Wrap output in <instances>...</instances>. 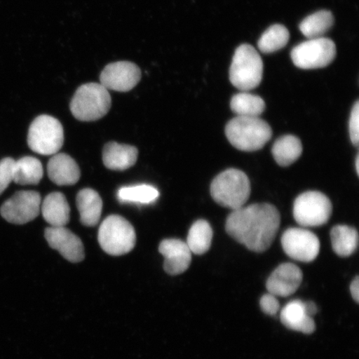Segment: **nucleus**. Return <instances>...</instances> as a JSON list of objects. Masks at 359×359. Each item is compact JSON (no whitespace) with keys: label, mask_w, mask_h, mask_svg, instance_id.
<instances>
[{"label":"nucleus","mask_w":359,"mask_h":359,"mask_svg":"<svg viewBox=\"0 0 359 359\" xmlns=\"http://www.w3.org/2000/svg\"><path fill=\"white\" fill-rule=\"evenodd\" d=\"M280 224V215L275 205L257 203L233 210L227 217L226 231L247 249L262 253L275 241Z\"/></svg>","instance_id":"f257e3e1"},{"label":"nucleus","mask_w":359,"mask_h":359,"mask_svg":"<svg viewBox=\"0 0 359 359\" xmlns=\"http://www.w3.org/2000/svg\"><path fill=\"white\" fill-rule=\"evenodd\" d=\"M226 136L231 144L243 151L262 149L271 140L272 129L266 121L251 116H236L226 127Z\"/></svg>","instance_id":"f03ea898"},{"label":"nucleus","mask_w":359,"mask_h":359,"mask_svg":"<svg viewBox=\"0 0 359 359\" xmlns=\"http://www.w3.org/2000/svg\"><path fill=\"white\" fill-rule=\"evenodd\" d=\"M249 177L241 170L230 168L215 177L210 185V195L223 208L236 210L243 208L250 198Z\"/></svg>","instance_id":"7ed1b4c3"},{"label":"nucleus","mask_w":359,"mask_h":359,"mask_svg":"<svg viewBox=\"0 0 359 359\" xmlns=\"http://www.w3.org/2000/svg\"><path fill=\"white\" fill-rule=\"evenodd\" d=\"M111 105V98L100 83H90L80 86L70 103L72 114L82 122H93L107 114Z\"/></svg>","instance_id":"20e7f679"},{"label":"nucleus","mask_w":359,"mask_h":359,"mask_svg":"<svg viewBox=\"0 0 359 359\" xmlns=\"http://www.w3.org/2000/svg\"><path fill=\"white\" fill-rule=\"evenodd\" d=\"M264 65L257 49L250 44H242L236 48L233 57L230 80L242 92L257 88L263 78Z\"/></svg>","instance_id":"39448f33"},{"label":"nucleus","mask_w":359,"mask_h":359,"mask_svg":"<svg viewBox=\"0 0 359 359\" xmlns=\"http://www.w3.org/2000/svg\"><path fill=\"white\" fill-rule=\"evenodd\" d=\"M137 236L132 224L120 215H112L102 222L98 242L107 254L119 257L130 252L136 245Z\"/></svg>","instance_id":"423d86ee"},{"label":"nucleus","mask_w":359,"mask_h":359,"mask_svg":"<svg viewBox=\"0 0 359 359\" xmlns=\"http://www.w3.org/2000/svg\"><path fill=\"white\" fill-rule=\"evenodd\" d=\"M65 142L64 128L60 121L48 115H41L31 123L28 144L36 154L50 156L60 151Z\"/></svg>","instance_id":"0eeeda50"},{"label":"nucleus","mask_w":359,"mask_h":359,"mask_svg":"<svg viewBox=\"0 0 359 359\" xmlns=\"http://www.w3.org/2000/svg\"><path fill=\"white\" fill-rule=\"evenodd\" d=\"M294 217L304 228L321 226L329 222L332 203L329 197L320 191H306L294 203Z\"/></svg>","instance_id":"6e6552de"},{"label":"nucleus","mask_w":359,"mask_h":359,"mask_svg":"<svg viewBox=\"0 0 359 359\" xmlns=\"http://www.w3.org/2000/svg\"><path fill=\"white\" fill-rule=\"evenodd\" d=\"M336 53L333 40L321 37L298 44L291 51V58L299 69H317L330 65L334 61Z\"/></svg>","instance_id":"1a4fd4ad"},{"label":"nucleus","mask_w":359,"mask_h":359,"mask_svg":"<svg viewBox=\"0 0 359 359\" xmlns=\"http://www.w3.org/2000/svg\"><path fill=\"white\" fill-rule=\"evenodd\" d=\"M283 250L297 262H313L320 253V242L316 234L304 228H289L281 237Z\"/></svg>","instance_id":"9d476101"},{"label":"nucleus","mask_w":359,"mask_h":359,"mask_svg":"<svg viewBox=\"0 0 359 359\" xmlns=\"http://www.w3.org/2000/svg\"><path fill=\"white\" fill-rule=\"evenodd\" d=\"M41 196L33 191L17 192L1 206L0 212L8 222L24 224L32 222L40 213Z\"/></svg>","instance_id":"9b49d317"},{"label":"nucleus","mask_w":359,"mask_h":359,"mask_svg":"<svg viewBox=\"0 0 359 359\" xmlns=\"http://www.w3.org/2000/svg\"><path fill=\"white\" fill-rule=\"evenodd\" d=\"M141 78V69L137 65L119 61L104 67L100 75V84L107 90L126 93L136 87Z\"/></svg>","instance_id":"f8f14e48"},{"label":"nucleus","mask_w":359,"mask_h":359,"mask_svg":"<svg viewBox=\"0 0 359 359\" xmlns=\"http://www.w3.org/2000/svg\"><path fill=\"white\" fill-rule=\"evenodd\" d=\"M45 238L51 248L57 250L69 262H83L85 257L83 242L69 229L48 227L45 230Z\"/></svg>","instance_id":"ddd939ff"},{"label":"nucleus","mask_w":359,"mask_h":359,"mask_svg":"<svg viewBox=\"0 0 359 359\" xmlns=\"http://www.w3.org/2000/svg\"><path fill=\"white\" fill-rule=\"evenodd\" d=\"M303 280V273L296 264L285 263L273 271L266 282L269 294L276 297H289L299 288Z\"/></svg>","instance_id":"4468645a"},{"label":"nucleus","mask_w":359,"mask_h":359,"mask_svg":"<svg viewBox=\"0 0 359 359\" xmlns=\"http://www.w3.org/2000/svg\"><path fill=\"white\" fill-rule=\"evenodd\" d=\"M159 252L163 255L164 271L170 276H178L187 271L191 263V251L185 241L167 239L161 242Z\"/></svg>","instance_id":"2eb2a0df"},{"label":"nucleus","mask_w":359,"mask_h":359,"mask_svg":"<svg viewBox=\"0 0 359 359\" xmlns=\"http://www.w3.org/2000/svg\"><path fill=\"white\" fill-rule=\"evenodd\" d=\"M47 169L49 179L57 186H73L81 177L78 163L65 154L53 155Z\"/></svg>","instance_id":"dca6fc26"},{"label":"nucleus","mask_w":359,"mask_h":359,"mask_svg":"<svg viewBox=\"0 0 359 359\" xmlns=\"http://www.w3.org/2000/svg\"><path fill=\"white\" fill-rule=\"evenodd\" d=\"M282 324L288 329L311 334L316 331V323L305 311L304 302L295 299L287 304L280 313Z\"/></svg>","instance_id":"f3484780"},{"label":"nucleus","mask_w":359,"mask_h":359,"mask_svg":"<svg viewBox=\"0 0 359 359\" xmlns=\"http://www.w3.org/2000/svg\"><path fill=\"white\" fill-rule=\"evenodd\" d=\"M137 157L138 150L133 146L111 142L103 148V163L112 170H125L133 167Z\"/></svg>","instance_id":"a211bd4d"},{"label":"nucleus","mask_w":359,"mask_h":359,"mask_svg":"<svg viewBox=\"0 0 359 359\" xmlns=\"http://www.w3.org/2000/svg\"><path fill=\"white\" fill-rule=\"evenodd\" d=\"M41 212L45 222L52 227H64L69 222L70 206L61 192H53L45 197Z\"/></svg>","instance_id":"6ab92c4d"},{"label":"nucleus","mask_w":359,"mask_h":359,"mask_svg":"<svg viewBox=\"0 0 359 359\" xmlns=\"http://www.w3.org/2000/svg\"><path fill=\"white\" fill-rule=\"evenodd\" d=\"M77 208L80 214L81 223L85 226H96L100 221L102 201L96 191L86 188L79 192Z\"/></svg>","instance_id":"aec40b11"},{"label":"nucleus","mask_w":359,"mask_h":359,"mask_svg":"<svg viewBox=\"0 0 359 359\" xmlns=\"http://www.w3.org/2000/svg\"><path fill=\"white\" fill-rule=\"evenodd\" d=\"M303 152L302 142L293 135L278 138L272 147V154L278 165L289 167L295 163Z\"/></svg>","instance_id":"412c9836"},{"label":"nucleus","mask_w":359,"mask_h":359,"mask_svg":"<svg viewBox=\"0 0 359 359\" xmlns=\"http://www.w3.org/2000/svg\"><path fill=\"white\" fill-rule=\"evenodd\" d=\"M43 176L40 161L33 156H25L15 161L13 181L19 185H37Z\"/></svg>","instance_id":"4be33fe9"},{"label":"nucleus","mask_w":359,"mask_h":359,"mask_svg":"<svg viewBox=\"0 0 359 359\" xmlns=\"http://www.w3.org/2000/svg\"><path fill=\"white\" fill-rule=\"evenodd\" d=\"M332 246L340 257H349L355 252L358 245V233L355 228L336 226L330 232Z\"/></svg>","instance_id":"5701e85b"},{"label":"nucleus","mask_w":359,"mask_h":359,"mask_svg":"<svg viewBox=\"0 0 359 359\" xmlns=\"http://www.w3.org/2000/svg\"><path fill=\"white\" fill-rule=\"evenodd\" d=\"M213 231L208 222L198 219L192 224L186 243L191 253L201 255L208 252L212 246Z\"/></svg>","instance_id":"b1692460"},{"label":"nucleus","mask_w":359,"mask_h":359,"mask_svg":"<svg viewBox=\"0 0 359 359\" xmlns=\"http://www.w3.org/2000/svg\"><path fill=\"white\" fill-rule=\"evenodd\" d=\"M334 15L329 11H320L305 18L299 29L308 39L323 37L334 25Z\"/></svg>","instance_id":"393cba45"},{"label":"nucleus","mask_w":359,"mask_h":359,"mask_svg":"<svg viewBox=\"0 0 359 359\" xmlns=\"http://www.w3.org/2000/svg\"><path fill=\"white\" fill-rule=\"evenodd\" d=\"M231 107L237 116L259 118L266 109V103L257 95L242 92L232 97Z\"/></svg>","instance_id":"a878e982"},{"label":"nucleus","mask_w":359,"mask_h":359,"mask_svg":"<svg viewBox=\"0 0 359 359\" xmlns=\"http://www.w3.org/2000/svg\"><path fill=\"white\" fill-rule=\"evenodd\" d=\"M289 40L288 29L282 25H273L262 35L258 42V47L262 53H275L284 48Z\"/></svg>","instance_id":"bb28decb"},{"label":"nucleus","mask_w":359,"mask_h":359,"mask_svg":"<svg viewBox=\"0 0 359 359\" xmlns=\"http://www.w3.org/2000/svg\"><path fill=\"white\" fill-rule=\"evenodd\" d=\"M118 199L122 202L150 204L159 197V191L150 185H137L121 188L118 193Z\"/></svg>","instance_id":"cd10ccee"},{"label":"nucleus","mask_w":359,"mask_h":359,"mask_svg":"<svg viewBox=\"0 0 359 359\" xmlns=\"http://www.w3.org/2000/svg\"><path fill=\"white\" fill-rule=\"evenodd\" d=\"M15 160L6 157L0 161V195L6 191L13 181V165Z\"/></svg>","instance_id":"c85d7f7f"},{"label":"nucleus","mask_w":359,"mask_h":359,"mask_svg":"<svg viewBox=\"0 0 359 359\" xmlns=\"http://www.w3.org/2000/svg\"><path fill=\"white\" fill-rule=\"evenodd\" d=\"M349 137L351 139L353 144L358 146L359 142V102L354 103L351 114H350L349 123Z\"/></svg>","instance_id":"c756f323"},{"label":"nucleus","mask_w":359,"mask_h":359,"mask_svg":"<svg viewBox=\"0 0 359 359\" xmlns=\"http://www.w3.org/2000/svg\"><path fill=\"white\" fill-rule=\"evenodd\" d=\"M260 308L268 316H276L280 311V305L275 295L266 294L262 296L259 302Z\"/></svg>","instance_id":"7c9ffc66"},{"label":"nucleus","mask_w":359,"mask_h":359,"mask_svg":"<svg viewBox=\"0 0 359 359\" xmlns=\"http://www.w3.org/2000/svg\"><path fill=\"white\" fill-rule=\"evenodd\" d=\"M350 293H351L352 297L354 302L356 303L359 302V278L356 276L351 285H350Z\"/></svg>","instance_id":"2f4dec72"},{"label":"nucleus","mask_w":359,"mask_h":359,"mask_svg":"<svg viewBox=\"0 0 359 359\" xmlns=\"http://www.w3.org/2000/svg\"><path fill=\"white\" fill-rule=\"evenodd\" d=\"M305 305V311H306V313L309 316L313 317L316 316L318 309L316 306V304L313 302H304Z\"/></svg>","instance_id":"473e14b6"},{"label":"nucleus","mask_w":359,"mask_h":359,"mask_svg":"<svg viewBox=\"0 0 359 359\" xmlns=\"http://www.w3.org/2000/svg\"><path fill=\"white\" fill-rule=\"evenodd\" d=\"M355 168H356L357 174L359 175V156H358V155L357 156L356 160H355Z\"/></svg>","instance_id":"72a5a7b5"}]
</instances>
